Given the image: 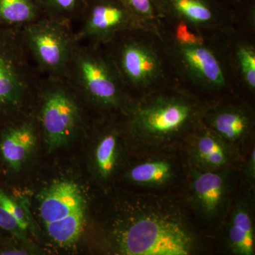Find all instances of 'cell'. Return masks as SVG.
I'll return each mask as SVG.
<instances>
[{
  "label": "cell",
  "instance_id": "1",
  "mask_svg": "<svg viewBox=\"0 0 255 255\" xmlns=\"http://www.w3.org/2000/svg\"><path fill=\"white\" fill-rule=\"evenodd\" d=\"M185 203L174 194L145 191L124 204L111 231L112 247L124 255H192L204 243Z\"/></svg>",
  "mask_w": 255,
  "mask_h": 255
},
{
  "label": "cell",
  "instance_id": "2",
  "mask_svg": "<svg viewBox=\"0 0 255 255\" xmlns=\"http://www.w3.org/2000/svg\"><path fill=\"white\" fill-rule=\"evenodd\" d=\"M157 31L182 86L211 103L241 97L228 65L227 38L232 30L204 29L159 18Z\"/></svg>",
  "mask_w": 255,
  "mask_h": 255
},
{
  "label": "cell",
  "instance_id": "3",
  "mask_svg": "<svg viewBox=\"0 0 255 255\" xmlns=\"http://www.w3.org/2000/svg\"><path fill=\"white\" fill-rule=\"evenodd\" d=\"M212 104L181 85L134 99L122 115L125 140L135 155L182 148Z\"/></svg>",
  "mask_w": 255,
  "mask_h": 255
},
{
  "label": "cell",
  "instance_id": "4",
  "mask_svg": "<svg viewBox=\"0 0 255 255\" xmlns=\"http://www.w3.org/2000/svg\"><path fill=\"white\" fill-rule=\"evenodd\" d=\"M102 47L134 99L180 85L160 37L149 28L122 32Z\"/></svg>",
  "mask_w": 255,
  "mask_h": 255
},
{
  "label": "cell",
  "instance_id": "5",
  "mask_svg": "<svg viewBox=\"0 0 255 255\" xmlns=\"http://www.w3.org/2000/svg\"><path fill=\"white\" fill-rule=\"evenodd\" d=\"M64 78L102 115L124 114L134 100L102 46L79 43Z\"/></svg>",
  "mask_w": 255,
  "mask_h": 255
},
{
  "label": "cell",
  "instance_id": "6",
  "mask_svg": "<svg viewBox=\"0 0 255 255\" xmlns=\"http://www.w3.org/2000/svg\"><path fill=\"white\" fill-rule=\"evenodd\" d=\"M42 76L23 44L21 28H0V120L19 114L36 98Z\"/></svg>",
  "mask_w": 255,
  "mask_h": 255
},
{
  "label": "cell",
  "instance_id": "7",
  "mask_svg": "<svg viewBox=\"0 0 255 255\" xmlns=\"http://www.w3.org/2000/svg\"><path fill=\"white\" fill-rule=\"evenodd\" d=\"M39 101L36 122L48 150L68 143L83 124L82 99L65 78L45 76L36 96Z\"/></svg>",
  "mask_w": 255,
  "mask_h": 255
},
{
  "label": "cell",
  "instance_id": "8",
  "mask_svg": "<svg viewBox=\"0 0 255 255\" xmlns=\"http://www.w3.org/2000/svg\"><path fill=\"white\" fill-rule=\"evenodd\" d=\"M23 44L38 71L64 78L78 41L73 24L43 17L21 28Z\"/></svg>",
  "mask_w": 255,
  "mask_h": 255
},
{
  "label": "cell",
  "instance_id": "9",
  "mask_svg": "<svg viewBox=\"0 0 255 255\" xmlns=\"http://www.w3.org/2000/svg\"><path fill=\"white\" fill-rule=\"evenodd\" d=\"M238 180V168L204 171L189 164L183 189L184 203L201 221L219 227L234 198Z\"/></svg>",
  "mask_w": 255,
  "mask_h": 255
},
{
  "label": "cell",
  "instance_id": "10",
  "mask_svg": "<svg viewBox=\"0 0 255 255\" xmlns=\"http://www.w3.org/2000/svg\"><path fill=\"white\" fill-rule=\"evenodd\" d=\"M135 156L136 159L124 174L129 184L162 194H173L177 189H184L189 164L183 147Z\"/></svg>",
  "mask_w": 255,
  "mask_h": 255
},
{
  "label": "cell",
  "instance_id": "11",
  "mask_svg": "<svg viewBox=\"0 0 255 255\" xmlns=\"http://www.w3.org/2000/svg\"><path fill=\"white\" fill-rule=\"evenodd\" d=\"M202 123L243 158L255 143L254 104L243 97L214 102L204 113Z\"/></svg>",
  "mask_w": 255,
  "mask_h": 255
},
{
  "label": "cell",
  "instance_id": "12",
  "mask_svg": "<svg viewBox=\"0 0 255 255\" xmlns=\"http://www.w3.org/2000/svg\"><path fill=\"white\" fill-rule=\"evenodd\" d=\"M79 22L78 41L98 46H105L122 32L145 27L119 0H87Z\"/></svg>",
  "mask_w": 255,
  "mask_h": 255
},
{
  "label": "cell",
  "instance_id": "13",
  "mask_svg": "<svg viewBox=\"0 0 255 255\" xmlns=\"http://www.w3.org/2000/svg\"><path fill=\"white\" fill-rule=\"evenodd\" d=\"M159 18L183 21L204 29H234L236 13L222 0H152Z\"/></svg>",
  "mask_w": 255,
  "mask_h": 255
},
{
  "label": "cell",
  "instance_id": "14",
  "mask_svg": "<svg viewBox=\"0 0 255 255\" xmlns=\"http://www.w3.org/2000/svg\"><path fill=\"white\" fill-rule=\"evenodd\" d=\"M183 150L188 164L201 170L239 168L243 157L201 123L188 135Z\"/></svg>",
  "mask_w": 255,
  "mask_h": 255
},
{
  "label": "cell",
  "instance_id": "15",
  "mask_svg": "<svg viewBox=\"0 0 255 255\" xmlns=\"http://www.w3.org/2000/svg\"><path fill=\"white\" fill-rule=\"evenodd\" d=\"M254 197L246 192L234 196L221 224L223 246L230 254H255Z\"/></svg>",
  "mask_w": 255,
  "mask_h": 255
},
{
  "label": "cell",
  "instance_id": "16",
  "mask_svg": "<svg viewBox=\"0 0 255 255\" xmlns=\"http://www.w3.org/2000/svg\"><path fill=\"white\" fill-rule=\"evenodd\" d=\"M228 65L240 95L254 104L255 34L235 28L227 38Z\"/></svg>",
  "mask_w": 255,
  "mask_h": 255
},
{
  "label": "cell",
  "instance_id": "17",
  "mask_svg": "<svg viewBox=\"0 0 255 255\" xmlns=\"http://www.w3.org/2000/svg\"><path fill=\"white\" fill-rule=\"evenodd\" d=\"M122 115H102L103 127L95 142L93 164L96 174L103 182L114 177L123 158L122 143L125 137Z\"/></svg>",
  "mask_w": 255,
  "mask_h": 255
},
{
  "label": "cell",
  "instance_id": "18",
  "mask_svg": "<svg viewBox=\"0 0 255 255\" xmlns=\"http://www.w3.org/2000/svg\"><path fill=\"white\" fill-rule=\"evenodd\" d=\"M39 213L44 224L63 219L74 211L86 208L78 184L69 180L52 183L38 194Z\"/></svg>",
  "mask_w": 255,
  "mask_h": 255
},
{
  "label": "cell",
  "instance_id": "19",
  "mask_svg": "<svg viewBox=\"0 0 255 255\" xmlns=\"http://www.w3.org/2000/svg\"><path fill=\"white\" fill-rule=\"evenodd\" d=\"M35 120L25 119L9 123L3 128L0 136V152L5 162L13 170L18 171L36 147Z\"/></svg>",
  "mask_w": 255,
  "mask_h": 255
},
{
  "label": "cell",
  "instance_id": "20",
  "mask_svg": "<svg viewBox=\"0 0 255 255\" xmlns=\"http://www.w3.org/2000/svg\"><path fill=\"white\" fill-rule=\"evenodd\" d=\"M43 17L37 0H0V28H21Z\"/></svg>",
  "mask_w": 255,
  "mask_h": 255
},
{
  "label": "cell",
  "instance_id": "21",
  "mask_svg": "<svg viewBox=\"0 0 255 255\" xmlns=\"http://www.w3.org/2000/svg\"><path fill=\"white\" fill-rule=\"evenodd\" d=\"M86 208L74 211L63 219L45 224L48 236L58 246L65 248L75 244L83 232Z\"/></svg>",
  "mask_w": 255,
  "mask_h": 255
},
{
  "label": "cell",
  "instance_id": "22",
  "mask_svg": "<svg viewBox=\"0 0 255 255\" xmlns=\"http://www.w3.org/2000/svg\"><path fill=\"white\" fill-rule=\"evenodd\" d=\"M45 17L73 24L80 21L87 0H37Z\"/></svg>",
  "mask_w": 255,
  "mask_h": 255
},
{
  "label": "cell",
  "instance_id": "23",
  "mask_svg": "<svg viewBox=\"0 0 255 255\" xmlns=\"http://www.w3.org/2000/svg\"><path fill=\"white\" fill-rule=\"evenodd\" d=\"M145 27L158 33L159 17L152 0H119Z\"/></svg>",
  "mask_w": 255,
  "mask_h": 255
},
{
  "label": "cell",
  "instance_id": "24",
  "mask_svg": "<svg viewBox=\"0 0 255 255\" xmlns=\"http://www.w3.org/2000/svg\"><path fill=\"white\" fill-rule=\"evenodd\" d=\"M238 179L245 192L255 196V146L253 143L238 168Z\"/></svg>",
  "mask_w": 255,
  "mask_h": 255
},
{
  "label": "cell",
  "instance_id": "25",
  "mask_svg": "<svg viewBox=\"0 0 255 255\" xmlns=\"http://www.w3.org/2000/svg\"><path fill=\"white\" fill-rule=\"evenodd\" d=\"M235 26L241 31L255 34V1L235 11Z\"/></svg>",
  "mask_w": 255,
  "mask_h": 255
},
{
  "label": "cell",
  "instance_id": "26",
  "mask_svg": "<svg viewBox=\"0 0 255 255\" xmlns=\"http://www.w3.org/2000/svg\"><path fill=\"white\" fill-rule=\"evenodd\" d=\"M0 204H1L5 209L12 215L15 219L17 221L20 228L26 233L28 227V221L26 217L25 211L16 201L13 200L10 196H8L4 192L3 189L0 188Z\"/></svg>",
  "mask_w": 255,
  "mask_h": 255
},
{
  "label": "cell",
  "instance_id": "27",
  "mask_svg": "<svg viewBox=\"0 0 255 255\" xmlns=\"http://www.w3.org/2000/svg\"><path fill=\"white\" fill-rule=\"evenodd\" d=\"M0 228L8 231L18 239L26 240V233L18 226L17 221L14 216L9 214L4 206L0 204Z\"/></svg>",
  "mask_w": 255,
  "mask_h": 255
},
{
  "label": "cell",
  "instance_id": "28",
  "mask_svg": "<svg viewBox=\"0 0 255 255\" xmlns=\"http://www.w3.org/2000/svg\"><path fill=\"white\" fill-rule=\"evenodd\" d=\"M222 1L236 11L245 7L255 0H222Z\"/></svg>",
  "mask_w": 255,
  "mask_h": 255
},
{
  "label": "cell",
  "instance_id": "29",
  "mask_svg": "<svg viewBox=\"0 0 255 255\" xmlns=\"http://www.w3.org/2000/svg\"><path fill=\"white\" fill-rule=\"evenodd\" d=\"M27 252L25 251H21V250H6V251H0V255H28Z\"/></svg>",
  "mask_w": 255,
  "mask_h": 255
}]
</instances>
